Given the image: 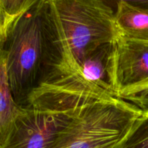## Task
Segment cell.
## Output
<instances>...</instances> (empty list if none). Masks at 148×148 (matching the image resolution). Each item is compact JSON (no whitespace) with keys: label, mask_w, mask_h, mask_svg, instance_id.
Instances as JSON below:
<instances>
[{"label":"cell","mask_w":148,"mask_h":148,"mask_svg":"<svg viewBox=\"0 0 148 148\" xmlns=\"http://www.w3.org/2000/svg\"><path fill=\"white\" fill-rule=\"evenodd\" d=\"M44 65L35 95L59 96L79 72L88 52L116 41L114 10L103 0H48Z\"/></svg>","instance_id":"obj_1"},{"label":"cell","mask_w":148,"mask_h":148,"mask_svg":"<svg viewBox=\"0 0 148 148\" xmlns=\"http://www.w3.org/2000/svg\"><path fill=\"white\" fill-rule=\"evenodd\" d=\"M48 0L40 1L14 19L0 45L14 101L26 107L41 76L47 47Z\"/></svg>","instance_id":"obj_2"},{"label":"cell","mask_w":148,"mask_h":148,"mask_svg":"<svg viewBox=\"0 0 148 148\" xmlns=\"http://www.w3.org/2000/svg\"><path fill=\"white\" fill-rule=\"evenodd\" d=\"M143 111L121 98L79 109L50 148H115Z\"/></svg>","instance_id":"obj_3"},{"label":"cell","mask_w":148,"mask_h":148,"mask_svg":"<svg viewBox=\"0 0 148 148\" xmlns=\"http://www.w3.org/2000/svg\"><path fill=\"white\" fill-rule=\"evenodd\" d=\"M76 113L22 107L1 148H50Z\"/></svg>","instance_id":"obj_4"},{"label":"cell","mask_w":148,"mask_h":148,"mask_svg":"<svg viewBox=\"0 0 148 148\" xmlns=\"http://www.w3.org/2000/svg\"><path fill=\"white\" fill-rule=\"evenodd\" d=\"M115 69L119 95L148 79V41L121 36L116 42Z\"/></svg>","instance_id":"obj_5"},{"label":"cell","mask_w":148,"mask_h":148,"mask_svg":"<svg viewBox=\"0 0 148 148\" xmlns=\"http://www.w3.org/2000/svg\"><path fill=\"white\" fill-rule=\"evenodd\" d=\"M116 42L103 43L86 53L79 72L88 83L113 98H119L116 80Z\"/></svg>","instance_id":"obj_6"},{"label":"cell","mask_w":148,"mask_h":148,"mask_svg":"<svg viewBox=\"0 0 148 148\" xmlns=\"http://www.w3.org/2000/svg\"><path fill=\"white\" fill-rule=\"evenodd\" d=\"M114 14L121 37L148 41V8L119 1Z\"/></svg>","instance_id":"obj_7"},{"label":"cell","mask_w":148,"mask_h":148,"mask_svg":"<svg viewBox=\"0 0 148 148\" xmlns=\"http://www.w3.org/2000/svg\"><path fill=\"white\" fill-rule=\"evenodd\" d=\"M21 109L13 97L5 62L0 57V148L7 142Z\"/></svg>","instance_id":"obj_8"},{"label":"cell","mask_w":148,"mask_h":148,"mask_svg":"<svg viewBox=\"0 0 148 148\" xmlns=\"http://www.w3.org/2000/svg\"><path fill=\"white\" fill-rule=\"evenodd\" d=\"M115 148H148V111L142 113Z\"/></svg>","instance_id":"obj_9"},{"label":"cell","mask_w":148,"mask_h":148,"mask_svg":"<svg viewBox=\"0 0 148 148\" xmlns=\"http://www.w3.org/2000/svg\"><path fill=\"white\" fill-rule=\"evenodd\" d=\"M119 98L133 104L143 112L148 111V79L120 91Z\"/></svg>","instance_id":"obj_10"},{"label":"cell","mask_w":148,"mask_h":148,"mask_svg":"<svg viewBox=\"0 0 148 148\" xmlns=\"http://www.w3.org/2000/svg\"><path fill=\"white\" fill-rule=\"evenodd\" d=\"M44 0H0V5L12 22Z\"/></svg>","instance_id":"obj_11"},{"label":"cell","mask_w":148,"mask_h":148,"mask_svg":"<svg viewBox=\"0 0 148 148\" xmlns=\"http://www.w3.org/2000/svg\"><path fill=\"white\" fill-rule=\"evenodd\" d=\"M11 23L12 21L9 19L0 5V45L5 37L7 30Z\"/></svg>","instance_id":"obj_12"},{"label":"cell","mask_w":148,"mask_h":148,"mask_svg":"<svg viewBox=\"0 0 148 148\" xmlns=\"http://www.w3.org/2000/svg\"><path fill=\"white\" fill-rule=\"evenodd\" d=\"M103 1H104L106 3L108 1H116V3L117 1H123L130 3V4H134V5L140 6V7L148 8V0H103Z\"/></svg>","instance_id":"obj_13"}]
</instances>
